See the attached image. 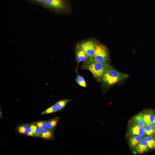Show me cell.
Here are the masks:
<instances>
[{"instance_id": "277c9868", "label": "cell", "mask_w": 155, "mask_h": 155, "mask_svg": "<svg viewBox=\"0 0 155 155\" xmlns=\"http://www.w3.org/2000/svg\"><path fill=\"white\" fill-rule=\"evenodd\" d=\"M44 8L56 12H64L68 8L66 0H44Z\"/></svg>"}, {"instance_id": "cb8c5ba5", "label": "cell", "mask_w": 155, "mask_h": 155, "mask_svg": "<svg viewBox=\"0 0 155 155\" xmlns=\"http://www.w3.org/2000/svg\"><path fill=\"white\" fill-rule=\"evenodd\" d=\"M150 125L155 130V117L153 122Z\"/></svg>"}, {"instance_id": "7a4b0ae2", "label": "cell", "mask_w": 155, "mask_h": 155, "mask_svg": "<svg viewBox=\"0 0 155 155\" xmlns=\"http://www.w3.org/2000/svg\"><path fill=\"white\" fill-rule=\"evenodd\" d=\"M89 60L87 63L86 69L95 78L102 79L106 71L111 67L108 63L98 62L92 59Z\"/></svg>"}, {"instance_id": "484cf974", "label": "cell", "mask_w": 155, "mask_h": 155, "mask_svg": "<svg viewBox=\"0 0 155 155\" xmlns=\"http://www.w3.org/2000/svg\"><path fill=\"white\" fill-rule=\"evenodd\" d=\"M154 147L155 148V138L154 139Z\"/></svg>"}, {"instance_id": "ffe728a7", "label": "cell", "mask_w": 155, "mask_h": 155, "mask_svg": "<svg viewBox=\"0 0 155 155\" xmlns=\"http://www.w3.org/2000/svg\"><path fill=\"white\" fill-rule=\"evenodd\" d=\"M28 128V125H23L19 126L18 128V130L19 132L20 133L27 134Z\"/></svg>"}, {"instance_id": "d4e9b609", "label": "cell", "mask_w": 155, "mask_h": 155, "mask_svg": "<svg viewBox=\"0 0 155 155\" xmlns=\"http://www.w3.org/2000/svg\"><path fill=\"white\" fill-rule=\"evenodd\" d=\"M0 117H1V111H0Z\"/></svg>"}, {"instance_id": "8fae6325", "label": "cell", "mask_w": 155, "mask_h": 155, "mask_svg": "<svg viewBox=\"0 0 155 155\" xmlns=\"http://www.w3.org/2000/svg\"><path fill=\"white\" fill-rule=\"evenodd\" d=\"M133 123L140 127H144L146 125L144 120L143 114L140 113L135 116L133 118Z\"/></svg>"}, {"instance_id": "7402d4cb", "label": "cell", "mask_w": 155, "mask_h": 155, "mask_svg": "<svg viewBox=\"0 0 155 155\" xmlns=\"http://www.w3.org/2000/svg\"><path fill=\"white\" fill-rule=\"evenodd\" d=\"M32 3L44 8V0H28Z\"/></svg>"}, {"instance_id": "603a6c76", "label": "cell", "mask_w": 155, "mask_h": 155, "mask_svg": "<svg viewBox=\"0 0 155 155\" xmlns=\"http://www.w3.org/2000/svg\"><path fill=\"white\" fill-rule=\"evenodd\" d=\"M28 133L27 135L28 136H34V133L32 129L28 127Z\"/></svg>"}, {"instance_id": "30bf717a", "label": "cell", "mask_w": 155, "mask_h": 155, "mask_svg": "<svg viewBox=\"0 0 155 155\" xmlns=\"http://www.w3.org/2000/svg\"><path fill=\"white\" fill-rule=\"evenodd\" d=\"M148 147L146 141L144 139L136 146V150L139 153L142 154L147 151Z\"/></svg>"}, {"instance_id": "ac0fdd59", "label": "cell", "mask_w": 155, "mask_h": 155, "mask_svg": "<svg viewBox=\"0 0 155 155\" xmlns=\"http://www.w3.org/2000/svg\"><path fill=\"white\" fill-rule=\"evenodd\" d=\"M76 82L80 86L84 88L87 86L86 84L84 78L81 75L78 74L75 78Z\"/></svg>"}, {"instance_id": "4fadbf2b", "label": "cell", "mask_w": 155, "mask_h": 155, "mask_svg": "<svg viewBox=\"0 0 155 155\" xmlns=\"http://www.w3.org/2000/svg\"><path fill=\"white\" fill-rule=\"evenodd\" d=\"M59 117H56L48 121L46 128L54 130L59 121Z\"/></svg>"}, {"instance_id": "7c38bea8", "label": "cell", "mask_w": 155, "mask_h": 155, "mask_svg": "<svg viewBox=\"0 0 155 155\" xmlns=\"http://www.w3.org/2000/svg\"><path fill=\"white\" fill-rule=\"evenodd\" d=\"M143 139L139 135H132L129 139V143L132 147L135 146Z\"/></svg>"}, {"instance_id": "44dd1931", "label": "cell", "mask_w": 155, "mask_h": 155, "mask_svg": "<svg viewBox=\"0 0 155 155\" xmlns=\"http://www.w3.org/2000/svg\"><path fill=\"white\" fill-rule=\"evenodd\" d=\"M47 121H40L35 123L38 127L41 129L46 128Z\"/></svg>"}, {"instance_id": "ba28073f", "label": "cell", "mask_w": 155, "mask_h": 155, "mask_svg": "<svg viewBox=\"0 0 155 155\" xmlns=\"http://www.w3.org/2000/svg\"><path fill=\"white\" fill-rule=\"evenodd\" d=\"M143 114V119L145 124L151 125L153 122L155 117L154 113L149 111Z\"/></svg>"}, {"instance_id": "e0dca14e", "label": "cell", "mask_w": 155, "mask_h": 155, "mask_svg": "<svg viewBox=\"0 0 155 155\" xmlns=\"http://www.w3.org/2000/svg\"><path fill=\"white\" fill-rule=\"evenodd\" d=\"M144 139L146 141L149 148H153L154 147V139L152 136H148L144 137Z\"/></svg>"}, {"instance_id": "4316f807", "label": "cell", "mask_w": 155, "mask_h": 155, "mask_svg": "<svg viewBox=\"0 0 155 155\" xmlns=\"http://www.w3.org/2000/svg\"><path fill=\"white\" fill-rule=\"evenodd\" d=\"M154 133H155V132H154Z\"/></svg>"}, {"instance_id": "d6986e66", "label": "cell", "mask_w": 155, "mask_h": 155, "mask_svg": "<svg viewBox=\"0 0 155 155\" xmlns=\"http://www.w3.org/2000/svg\"><path fill=\"white\" fill-rule=\"evenodd\" d=\"M144 128L145 133L147 135H151L155 132L154 129L150 125L146 124Z\"/></svg>"}, {"instance_id": "5b68a950", "label": "cell", "mask_w": 155, "mask_h": 155, "mask_svg": "<svg viewBox=\"0 0 155 155\" xmlns=\"http://www.w3.org/2000/svg\"><path fill=\"white\" fill-rule=\"evenodd\" d=\"M97 43L95 40H89L80 43L78 47L84 52L88 59H90L94 56Z\"/></svg>"}, {"instance_id": "2e32d148", "label": "cell", "mask_w": 155, "mask_h": 155, "mask_svg": "<svg viewBox=\"0 0 155 155\" xmlns=\"http://www.w3.org/2000/svg\"><path fill=\"white\" fill-rule=\"evenodd\" d=\"M59 111V110L58 107L55 104L42 112L41 113V114L43 115L56 112Z\"/></svg>"}, {"instance_id": "3957f363", "label": "cell", "mask_w": 155, "mask_h": 155, "mask_svg": "<svg viewBox=\"0 0 155 155\" xmlns=\"http://www.w3.org/2000/svg\"><path fill=\"white\" fill-rule=\"evenodd\" d=\"M92 59L98 62L108 63L109 56L107 48L102 44L98 43L94 55Z\"/></svg>"}, {"instance_id": "9a60e30c", "label": "cell", "mask_w": 155, "mask_h": 155, "mask_svg": "<svg viewBox=\"0 0 155 155\" xmlns=\"http://www.w3.org/2000/svg\"><path fill=\"white\" fill-rule=\"evenodd\" d=\"M28 127H30L33 131L34 136L39 137L41 136V129L38 127L35 123L28 125Z\"/></svg>"}, {"instance_id": "52a82bcc", "label": "cell", "mask_w": 155, "mask_h": 155, "mask_svg": "<svg viewBox=\"0 0 155 155\" xmlns=\"http://www.w3.org/2000/svg\"><path fill=\"white\" fill-rule=\"evenodd\" d=\"M40 137L45 139H54V130L46 128L41 129Z\"/></svg>"}, {"instance_id": "9c48e42d", "label": "cell", "mask_w": 155, "mask_h": 155, "mask_svg": "<svg viewBox=\"0 0 155 155\" xmlns=\"http://www.w3.org/2000/svg\"><path fill=\"white\" fill-rule=\"evenodd\" d=\"M76 57L78 64L86 61L88 59L84 52L78 46L76 50Z\"/></svg>"}, {"instance_id": "5bb4252c", "label": "cell", "mask_w": 155, "mask_h": 155, "mask_svg": "<svg viewBox=\"0 0 155 155\" xmlns=\"http://www.w3.org/2000/svg\"><path fill=\"white\" fill-rule=\"evenodd\" d=\"M72 99H65L57 101L55 103L58 107L59 111L63 110L66 106L67 104Z\"/></svg>"}, {"instance_id": "6da1fadb", "label": "cell", "mask_w": 155, "mask_h": 155, "mask_svg": "<svg viewBox=\"0 0 155 155\" xmlns=\"http://www.w3.org/2000/svg\"><path fill=\"white\" fill-rule=\"evenodd\" d=\"M128 77V74L118 71L111 67L106 71L101 79L104 84L109 87Z\"/></svg>"}, {"instance_id": "8992f818", "label": "cell", "mask_w": 155, "mask_h": 155, "mask_svg": "<svg viewBox=\"0 0 155 155\" xmlns=\"http://www.w3.org/2000/svg\"><path fill=\"white\" fill-rule=\"evenodd\" d=\"M130 131L132 135H139L143 136L145 134L144 127H140L133 123L130 128Z\"/></svg>"}]
</instances>
